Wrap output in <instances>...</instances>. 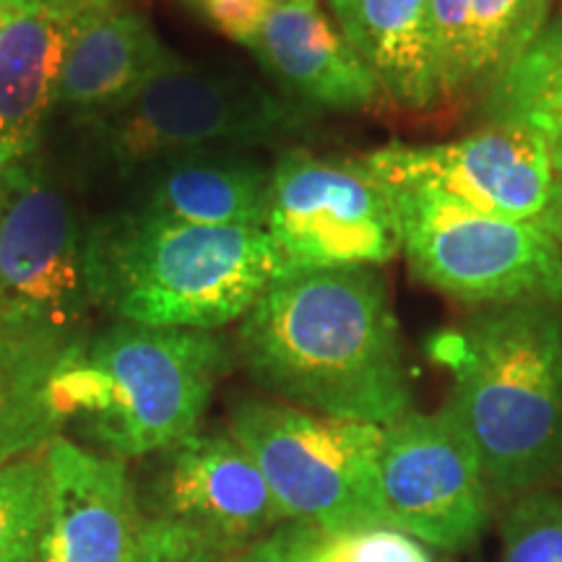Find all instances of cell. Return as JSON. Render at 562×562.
I'll list each match as a JSON object with an SVG mask.
<instances>
[{
    "label": "cell",
    "instance_id": "8992f818",
    "mask_svg": "<svg viewBox=\"0 0 562 562\" xmlns=\"http://www.w3.org/2000/svg\"><path fill=\"white\" fill-rule=\"evenodd\" d=\"M79 199L45 149L0 170V336L87 331L94 305Z\"/></svg>",
    "mask_w": 562,
    "mask_h": 562
},
{
    "label": "cell",
    "instance_id": "9a60e30c",
    "mask_svg": "<svg viewBox=\"0 0 562 562\" xmlns=\"http://www.w3.org/2000/svg\"><path fill=\"white\" fill-rule=\"evenodd\" d=\"M102 0L0 9V170L45 149L70 40Z\"/></svg>",
    "mask_w": 562,
    "mask_h": 562
},
{
    "label": "cell",
    "instance_id": "52a82bcc",
    "mask_svg": "<svg viewBox=\"0 0 562 562\" xmlns=\"http://www.w3.org/2000/svg\"><path fill=\"white\" fill-rule=\"evenodd\" d=\"M229 432L258 463L286 521L321 531L383 526L381 425L326 417L277 398H240L229 412Z\"/></svg>",
    "mask_w": 562,
    "mask_h": 562
},
{
    "label": "cell",
    "instance_id": "7c38bea8",
    "mask_svg": "<svg viewBox=\"0 0 562 562\" xmlns=\"http://www.w3.org/2000/svg\"><path fill=\"white\" fill-rule=\"evenodd\" d=\"M154 459V516L232 558L286 524L261 469L229 427L193 432Z\"/></svg>",
    "mask_w": 562,
    "mask_h": 562
},
{
    "label": "cell",
    "instance_id": "44dd1931",
    "mask_svg": "<svg viewBox=\"0 0 562 562\" xmlns=\"http://www.w3.org/2000/svg\"><path fill=\"white\" fill-rule=\"evenodd\" d=\"M50 510L42 453L0 469V562H37Z\"/></svg>",
    "mask_w": 562,
    "mask_h": 562
},
{
    "label": "cell",
    "instance_id": "f546056e",
    "mask_svg": "<svg viewBox=\"0 0 562 562\" xmlns=\"http://www.w3.org/2000/svg\"><path fill=\"white\" fill-rule=\"evenodd\" d=\"M550 487H554V490H560V492H562V469L558 472V476H554V482L550 484Z\"/></svg>",
    "mask_w": 562,
    "mask_h": 562
},
{
    "label": "cell",
    "instance_id": "6da1fadb",
    "mask_svg": "<svg viewBox=\"0 0 562 562\" xmlns=\"http://www.w3.org/2000/svg\"><path fill=\"white\" fill-rule=\"evenodd\" d=\"M235 355L277 402L391 425L412 412L402 328L375 266L281 277L240 321Z\"/></svg>",
    "mask_w": 562,
    "mask_h": 562
},
{
    "label": "cell",
    "instance_id": "4316f807",
    "mask_svg": "<svg viewBox=\"0 0 562 562\" xmlns=\"http://www.w3.org/2000/svg\"><path fill=\"white\" fill-rule=\"evenodd\" d=\"M547 229H550L552 235L562 243V175H558V180H554V201H552Z\"/></svg>",
    "mask_w": 562,
    "mask_h": 562
},
{
    "label": "cell",
    "instance_id": "484cf974",
    "mask_svg": "<svg viewBox=\"0 0 562 562\" xmlns=\"http://www.w3.org/2000/svg\"><path fill=\"white\" fill-rule=\"evenodd\" d=\"M235 562H300L294 524H281L277 531H271L261 542H256L243 554H237Z\"/></svg>",
    "mask_w": 562,
    "mask_h": 562
},
{
    "label": "cell",
    "instance_id": "5bb4252c",
    "mask_svg": "<svg viewBox=\"0 0 562 562\" xmlns=\"http://www.w3.org/2000/svg\"><path fill=\"white\" fill-rule=\"evenodd\" d=\"M271 167L256 149L211 146L167 154L138 167L104 209H136L203 227L266 229Z\"/></svg>",
    "mask_w": 562,
    "mask_h": 562
},
{
    "label": "cell",
    "instance_id": "d6986e66",
    "mask_svg": "<svg viewBox=\"0 0 562 562\" xmlns=\"http://www.w3.org/2000/svg\"><path fill=\"white\" fill-rule=\"evenodd\" d=\"M349 42L383 97L412 112L440 102L432 0H328Z\"/></svg>",
    "mask_w": 562,
    "mask_h": 562
},
{
    "label": "cell",
    "instance_id": "5b68a950",
    "mask_svg": "<svg viewBox=\"0 0 562 562\" xmlns=\"http://www.w3.org/2000/svg\"><path fill=\"white\" fill-rule=\"evenodd\" d=\"M307 117L311 110L250 74L178 55L117 108L55 121L45 151L76 193L108 199L131 172L167 154L271 146L305 131Z\"/></svg>",
    "mask_w": 562,
    "mask_h": 562
},
{
    "label": "cell",
    "instance_id": "1f68e13d",
    "mask_svg": "<svg viewBox=\"0 0 562 562\" xmlns=\"http://www.w3.org/2000/svg\"><path fill=\"white\" fill-rule=\"evenodd\" d=\"M273 3H281V0H273Z\"/></svg>",
    "mask_w": 562,
    "mask_h": 562
},
{
    "label": "cell",
    "instance_id": "3957f363",
    "mask_svg": "<svg viewBox=\"0 0 562 562\" xmlns=\"http://www.w3.org/2000/svg\"><path fill=\"white\" fill-rule=\"evenodd\" d=\"M277 279L266 229L203 227L136 209H102L87 229L91 305L115 321L220 331Z\"/></svg>",
    "mask_w": 562,
    "mask_h": 562
},
{
    "label": "cell",
    "instance_id": "f1b7e54d",
    "mask_svg": "<svg viewBox=\"0 0 562 562\" xmlns=\"http://www.w3.org/2000/svg\"><path fill=\"white\" fill-rule=\"evenodd\" d=\"M34 3H45V0H0V9H26Z\"/></svg>",
    "mask_w": 562,
    "mask_h": 562
},
{
    "label": "cell",
    "instance_id": "ba28073f",
    "mask_svg": "<svg viewBox=\"0 0 562 562\" xmlns=\"http://www.w3.org/2000/svg\"><path fill=\"white\" fill-rule=\"evenodd\" d=\"M419 281L463 305H562V243L537 222L482 214L425 188H391Z\"/></svg>",
    "mask_w": 562,
    "mask_h": 562
},
{
    "label": "cell",
    "instance_id": "d4e9b609",
    "mask_svg": "<svg viewBox=\"0 0 562 562\" xmlns=\"http://www.w3.org/2000/svg\"><path fill=\"white\" fill-rule=\"evenodd\" d=\"M191 3L216 32L243 47L252 45L273 9V0H191Z\"/></svg>",
    "mask_w": 562,
    "mask_h": 562
},
{
    "label": "cell",
    "instance_id": "277c9868",
    "mask_svg": "<svg viewBox=\"0 0 562 562\" xmlns=\"http://www.w3.org/2000/svg\"><path fill=\"white\" fill-rule=\"evenodd\" d=\"M229 362L214 331L128 321L83 331L53 378L60 430L123 461L157 456L201 430Z\"/></svg>",
    "mask_w": 562,
    "mask_h": 562
},
{
    "label": "cell",
    "instance_id": "ffe728a7",
    "mask_svg": "<svg viewBox=\"0 0 562 562\" xmlns=\"http://www.w3.org/2000/svg\"><path fill=\"white\" fill-rule=\"evenodd\" d=\"M74 339L0 336V469L42 453L63 432L53 378Z\"/></svg>",
    "mask_w": 562,
    "mask_h": 562
},
{
    "label": "cell",
    "instance_id": "83f0119b",
    "mask_svg": "<svg viewBox=\"0 0 562 562\" xmlns=\"http://www.w3.org/2000/svg\"><path fill=\"white\" fill-rule=\"evenodd\" d=\"M550 146H552V165H554V172L562 175V131L550 140Z\"/></svg>",
    "mask_w": 562,
    "mask_h": 562
},
{
    "label": "cell",
    "instance_id": "cb8c5ba5",
    "mask_svg": "<svg viewBox=\"0 0 562 562\" xmlns=\"http://www.w3.org/2000/svg\"><path fill=\"white\" fill-rule=\"evenodd\" d=\"M133 562H235V558L167 518L149 516Z\"/></svg>",
    "mask_w": 562,
    "mask_h": 562
},
{
    "label": "cell",
    "instance_id": "7a4b0ae2",
    "mask_svg": "<svg viewBox=\"0 0 562 562\" xmlns=\"http://www.w3.org/2000/svg\"><path fill=\"white\" fill-rule=\"evenodd\" d=\"M446 406L480 453L495 501L550 487L562 469V305L482 307L435 341Z\"/></svg>",
    "mask_w": 562,
    "mask_h": 562
},
{
    "label": "cell",
    "instance_id": "8fae6325",
    "mask_svg": "<svg viewBox=\"0 0 562 562\" xmlns=\"http://www.w3.org/2000/svg\"><path fill=\"white\" fill-rule=\"evenodd\" d=\"M389 188H425L482 214L547 227L554 201L552 146L526 125L487 123L448 144H389L362 157Z\"/></svg>",
    "mask_w": 562,
    "mask_h": 562
},
{
    "label": "cell",
    "instance_id": "9c48e42d",
    "mask_svg": "<svg viewBox=\"0 0 562 562\" xmlns=\"http://www.w3.org/2000/svg\"><path fill=\"white\" fill-rule=\"evenodd\" d=\"M281 277L381 266L402 252L391 188L362 159L290 146L271 165L266 222Z\"/></svg>",
    "mask_w": 562,
    "mask_h": 562
},
{
    "label": "cell",
    "instance_id": "d6a6232c",
    "mask_svg": "<svg viewBox=\"0 0 562 562\" xmlns=\"http://www.w3.org/2000/svg\"><path fill=\"white\" fill-rule=\"evenodd\" d=\"M558 19H560V24H562V16H558Z\"/></svg>",
    "mask_w": 562,
    "mask_h": 562
},
{
    "label": "cell",
    "instance_id": "30bf717a",
    "mask_svg": "<svg viewBox=\"0 0 562 562\" xmlns=\"http://www.w3.org/2000/svg\"><path fill=\"white\" fill-rule=\"evenodd\" d=\"M480 453L448 406L406 412L383 427L378 453L381 521L430 550L467 552L492 513Z\"/></svg>",
    "mask_w": 562,
    "mask_h": 562
},
{
    "label": "cell",
    "instance_id": "4dcf8cb0",
    "mask_svg": "<svg viewBox=\"0 0 562 562\" xmlns=\"http://www.w3.org/2000/svg\"><path fill=\"white\" fill-rule=\"evenodd\" d=\"M560 131H562V110H560V117H558V125H554V136H558V133H560ZM554 136H552V138H554ZM552 138H550V140H552Z\"/></svg>",
    "mask_w": 562,
    "mask_h": 562
},
{
    "label": "cell",
    "instance_id": "7402d4cb",
    "mask_svg": "<svg viewBox=\"0 0 562 562\" xmlns=\"http://www.w3.org/2000/svg\"><path fill=\"white\" fill-rule=\"evenodd\" d=\"M294 533L300 562H435L430 547L391 526L321 531L294 524Z\"/></svg>",
    "mask_w": 562,
    "mask_h": 562
},
{
    "label": "cell",
    "instance_id": "2e32d148",
    "mask_svg": "<svg viewBox=\"0 0 562 562\" xmlns=\"http://www.w3.org/2000/svg\"><path fill=\"white\" fill-rule=\"evenodd\" d=\"M248 50L286 100L305 110L360 112L385 100L375 76L321 11L318 0L273 3Z\"/></svg>",
    "mask_w": 562,
    "mask_h": 562
},
{
    "label": "cell",
    "instance_id": "ac0fdd59",
    "mask_svg": "<svg viewBox=\"0 0 562 562\" xmlns=\"http://www.w3.org/2000/svg\"><path fill=\"white\" fill-rule=\"evenodd\" d=\"M552 0H432L440 102H484L550 21Z\"/></svg>",
    "mask_w": 562,
    "mask_h": 562
},
{
    "label": "cell",
    "instance_id": "e0dca14e",
    "mask_svg": "<svg viewBox=\"0 0 562 562\" xmlns=\"http://www.w3.org/2000/svg\"><path fill=\"white\" fill-rule=\"evenodd\" d=\"M175 58L144 11L128 0H102L68 45L55 121L117 108Z\"/></svg>",
    "mask_w": 562,
    "mask_h": 562
},
{
    "label": "cell",
    "instance_id": "603a6c76",
    "mask_svg": "<svg viewBox=\"0 0 562 562\" xmlns=\"http://www.w3.org/2000/svg\"><path fill=\"white\" fill-rule=\"evenodd\" d=\"M501 562H562V492L539 487L508 503Z\"/></svg>",
    "mask_w": 562,
    "mask_h": 562
},
{
    "label": "cell",
    "instance_id": "4fadbf2b",
    "mask_svg": "<svg viewBox=\"0 0 562 562\" xmlns=\"http://www.w3.org/2000/svg\"><path fill=\"white\" fill-rule=\"evenodd\" d=\"M42 459L50 510L37 562H133L146 516L125 461L68 435L47 442Z\"/></svg>",
    "mask_w": 562,
    "mask_h": 562
}]
</instances>
